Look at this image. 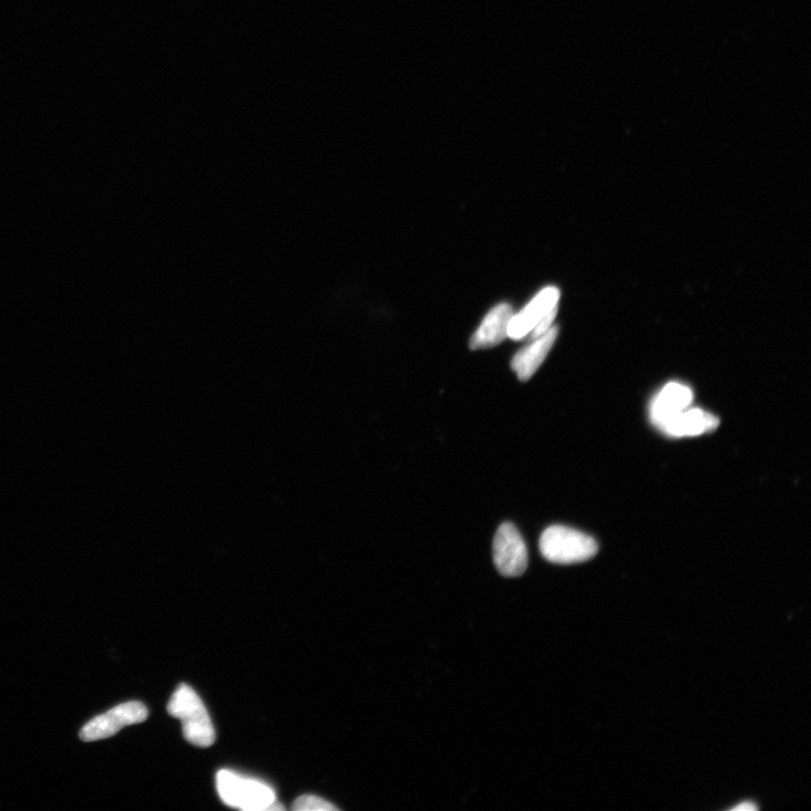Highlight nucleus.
I'll return each mask as SVG.
<instances>
[{
  "instance_id": "nucleus-11",
  "label": "nucleus",
  "mask_w": 811,
  "mask_h": 811,
  "mask_svg": "<svg viewBox=\"0 0 811 811\" xmlns=\"http://www.w3.org/2000/svg\"><path fill=\"white\" fill-rule=\"evenodd\" d=\"M292 809L294 811H333L338 810L337 807L323 798L316 796H301L294 801Z\"/></svg>"
},
{
  "instance_id": "nucleus-6",
  "label": "nucleus",
  "mask_w": 811,
  "mask_h": 811,
  "mask_svg": "<svg viewBox=\"0 0 811 811\" xmlns=\"http://www.w3.org/2000/svg\"><path fill=\"white\" fill-rule=\"evenodd\" d=\"M560 292L555 287H548L537 294L527 307L514 315L507 329V337L520 341L529 336L542 318L558 308Z\"/></svg>"
},
{
  "instance_id": "nucleus-4",
  "label": "nucleus",
  "mask_w": 811,
  "mask_h": 811,
  "mask_svg": "<svg viewBox=\"0 0 811 811\" xmlns=\"http://www.w3.org/2000/svg\"><path fill=\"white\" fill-rule=\"evenodd\" d=\"M148 709L141 702L132 701L98 716L80 730L79 737L84 742H96L117 735L124 727L144 723Z\"/></svg>"
},
{
  "instance_id": "nucleus-10",
  "label": "nucleus",
  "mask_w": 811,
  "mask_h": 811,
  "mask_svg": "<svg viewBox=\"0 0 811 811\" xmlns=\"http://www.w3.org/2000/svg\"><path fill=\"white\" fill-rule=\"evenodd\" d=\"M558 336V327L554 326L549 331L516 353L512 360V369L518 374L521 381L525 382L534 376V373L546 360L552 346H554Z\"/></svg>"
},
{
  "instance_id": "nucleus-12",
  "label": "nucleus",
  "mask_w": 811,
  "mask_h": 811,
  "mask_svg": "<svg viewBox=\"0 0 811 811\" xmlns=\"http://www.w3.org/2000/svg\"><path fill=\"white\" fill-rule=\"evenodd\" d=\"M757 809H759V807H757L755 804H753V802H750V801L747 802L746 801V802H743L742 805H738V806L734 807L732 810H734V811H754V810H757Z\"/></svg>"
},
{
  "instance_id": "nucleus-7",
  "label": "nucleus",
  "mask_w": 811,
  "mask_h": 811,
  "mask_svg": "<svg viewBox=\"0 0 811 811\" xmlns=\"http://www.w3.org/2000/svg\"><path fill=\"white\" fill-rule=\"evenodd\" d=\"M693 391L682 383L671 382L654 398L650 405V418L658 429L684 412L693 403Z\"/></svg>"
},
{
  "instance_id": "nucleus-9",
  "label": "nucleus",
  "mask_w": 811,
  "mask_h": 811,
  "mask_svg": "<svg viewBox=\"0 0 811 811\" xmlns=\"http://www.w3.org/2000/svg\"><path fill=\"white\" fill-rule=\"evenodd\" d=\"M718 417L703 411L700 408H688L676 415L671 421L664 424L661 429L671 438H693L718 429Z\"/></svg>"
},
{
  "instance_id": "nucleus-5",
  "label": "nucleus",
  "mask_w": 811,
  "mask_h": 811,
  "mask_svg": "<svg viewBox=\"0 0 811 811\" xmlns=\"http://www.w3.org/2000/svg\"><path fill=\"white\" fill-rule=\"evenodd\" d=\"M493 552L495 566L505 577H519L528 568L527 545L512 523H504L497 530Z\"/></svg>"
},
{
  "instance_id": "nucleus-1",
  "label": "nucleus",
  "mask_w": 811,
  "mask_h": 811,
  "mask_svg": "<svg viewBox=\"0 0 811 811\" xmlns=\"http://www.w3.org/2000/svg\"><path fill=\"white\" fill-rule=\"evenodd\" d=\"M168 714L182 721L187 742L209 747L216 742V730L206 706L191 686L181 684L168 702Z\"/></svg>"
},
{
  "instance_id": "nucleus-2",
  "label": "nucleus",
  "mask_w": 811,
  "mask_h": 811,
  "mask_svg": "<svg viewBox=\"0 0 811 811\" xmlns=\"http://www.w3.org/2000/svg\"><path fill=\"white\" fill-rule=\"evenodd\" d=\"M540 551L550 563L573 565L592 559L599 546L592 537L581 531L552 525L542 533Z\"/></svg>"
},
{
  "instance_id": "nucleus-3",
  "label": "nucleus",
  "mask_w": 811,
  "mask_h": 811,
  "mask_svg": "<svg viewBox=\"0 0 811 811\" xmlns=\"http://www.w3.org/2000/svg\"><path fill=\"white\" fill-rule=\"evenodd\" d=\"M217 789L221 800L233 808L247 811L284 809L276 805L275 792L270 786L228 770L218 772Z\"/></svg>"
},
{
  "instance_id": "nucleus-8",
  "label": "nucleus",
  "mask_w": 811,
  "mask_h": 811,
  "mask_svg": "<svg viewBox=\"0 0 811 811\" xmlns=\"http://www.w3.org/2000/svg\"><path fill=\"white\" fill-rule=\"evenodd\" d=\"M513 316V309L509 303H499L489 311L477 332L471 337L470 349H490L501 344L507 337V329Z\"/></svg>"
}]
</instances>
